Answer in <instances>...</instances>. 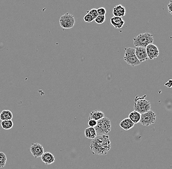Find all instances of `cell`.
<instances>
[{
	"label": "cell",
	"mask_w": 172,
	"mask_h": 169,
	"mask_svg": "<svg viewBox=\"0 0 172 169\" xmlns=\"http://www.w3.org/2000/svg\"><path fill=\"white\" fill-rule=\"evenodd\" d=\"M1 127L4 130H10L13 127V122L11 120L1 121Z\"/></svg>",
	"instance_id": "cell-19"
},
{
	"label": "cell",
	"mask_w": 172,
	"mask_h": 169,
	"mask_svg": "<svg viewBox=\"0 0 172 169\" xmlns=\"http://www.w3.org/2000/svg\"><path fill=\"white\" fill-rule=\"evenodd\" d=\"M96 134L99 136L106 135L111 130V123L110 119L104 117L97 121L96 126L94 128Z\"/></svg>",
	"instance_id": "cell-4"
},
{
	"label": "cell",
	"mask_w": 172,
	"mask_h": 169,
	"mask_svg": "<svg viewBox=\"0 0 172 169\" xmlns=\"http://www.w3.org/2000/svg\"><path fill=\"white\" fill-rule=\"evenodd\" d=\"M7 156L3 152H0V168H4L7 162Z\"/></svg>",
	"instance_id": "cell-20"
},
{
	"label": "cell",
	"mask_w": 172,
	"mask_h": 169,
	"mask_svg": "<svg viewBox=\"0 0 172 169\" xmlns=\"http://www.w3.org/2000/svg\"><path fill=\"white\" fill-rule=\"evenodd\" d=\"M105 117L104 114L100 110H95L91 112L89 116V120H93L98 121Z\"/></svg>",
	"instance_id": "cell-15"
},
{
	"label": "cell",
	"mask_w": 172,
	"mask_h": 169,
	"mask_svg": "<svg viewBox=\"0 0 172 169\" xmlns=\"http://www.w3.org/2000/svg\"><path fill=\"white\" fill-rule=\"evenodd\" d=\"M146 95L142 97L136 96L134 100V111L139 112L140 114L146 113L150 110V104L149 101L145 99Z\"/></svg>",
	"instance_id": "cell-2"
},
{
	"label": "cell",
	"mask_w": 172,
	"mask_h": 169,
	"mask_svg": "<svg viewBox=\"0 0 172 169\" xmlns=\"http://www.w3.org/2000/svg\"><path fill=\"white\" fill-rule=\"evenodd\" d=\"M153 42V35L149 33L140 34L133 39L134 46L136 47H146Z\"/></svg>",
	"instance_id": "cell-3"
},
{
	"label": "cell",
	"mask_w": 172,
	"mask_h": 169,
	"mask_svg": "<svg viewBox=\"0 0 172 169\" xmlns=\"http://www.w3.org/2000/svg\"><path fill=\"white\" fill-rule=\"evenodd\" d=\"M146 50L149 59H156L159 56V49L155 44L153 43L149 44L146 47Z\"/></svg>",
	"instance_id": "cell-8"
},
{
	"label": "cell",
	"mask_w": 172,
	"mask_h": 169,
	"mask_svg": "<svg viewBox=\"0 0 172 169\" xmlns=\"http://www.w3.org/2000/svg\"><path fill=\"white\" fill-rule=\"evenodd\" d=\"M84 20L86 23H91L94 21V19L88 13L86 14L84 17Z\"/></svg>",
	"instance_id": "cell-22"
},
{
	"label": "cell",
	"mask_w": 172,
	"mask_h": 169,
	"mask_svg": "<svg viewBox=\"0 0 172 169\" xmlns=\"http://www.w3.org/2000/svg\"><path fill=\"white\" fill-rule=\"evenodd\" d=\"M105 20H106V18H105V16H99L98 15V16L94 19V21L96 24H102L105 22Z\"/></svg>",
	"instance_id": "cell-21"
},
{
	"label": "cell",
	"mask_w": 172,
	"mask_h": 169,
	"mask_svg": "<svg viewBox=\"0 0 172 169\" xmlns=\"http://www.w3.org/2000/svg\"><path fill=\"white\" fill-rule=\"evenodd\" d=\"M172 79H169V81L165 83V86L167 88H171L172 86Z\"/></svg>",
	"instance_id": "cell-27"
},
{
	"label": "cell",
	"mask_w": 172,
	"mask_h": 169,
	"mask_svg": "<svg viewBox=\"0 0 172 169\" xmlns=\"http://www.w3.org/2000/svg\"><path fill=\"white\" fill-rule=\"evenodd\" d=\"M97 121L93 120H89L88 125L90 127L94 128L96 126Z\"/></svg>",
	"instance_id": "cell-25"
},
{
	"label": "cell",
	"mask_w": 172,
	"mask_h": 169,
	"mask_svg": "<svg viewBox=\"0 0 172 169\" xmlns=\"http://www.w3.org/2000/svg\"><path fill=\"white\" fill-rule=\"evenodd\" d=\"M135 53L137 59L139 60L141 63L149 59L147 54L146 48L145 47H136L135 49Z\"/></svg>",
	"instance_id": "cell-10"
},
{
	"label": "cell",
	"mask_w": 172,
	"mask_h": 169,
	"mask_svg": "<svg viewBox=\"0 0 172 169\" xmlns=\"http://www.w3.org/2000/svg\"><path fill=\"white\" fill-rule=\"evenodd\" d=\"M113 16L122 18L126 14V9L125 7L121 4L117 5L113 8Z\"/></svg>",
	"instance_id": "cell-12"
},
{
	"label": "cell",
	"mask_w": 172,
	"mask_h": 169,
	"mask_svg": "<svg viewBox=\"0 0 172 169\" xmlns=\"http://www.w3.org/2000/svg\"><path fill=\"white\" fill-rule=\"evenodd\" d=\"M30 151L35 158L41 157L44 153V148L39 143L32 144L30 148Z\"/></svg>",
	"instance_id": "cell-9"
},
{
	"label": "cell",
	"mask_w": 172,
	"mask_h": 169,
	"mask_svg": "<svg viewBox=\"0 0 172 169\" xmlns=\"http://www.w3.org/2000/svg\"><path fill=\"white\" fill-rule=\"evenodd\" d=\"M134 125V124L129 118L124 119L119 124L120 127L125 131L130 130L133 127Z\"/></svg>",
	"instance_id": "cell-14"
},
{
	"label": "cell",
	"mask_w": 172,
	"mask_h": 169,
	"mask_svg": "<svg viewBox=\"0 0 172 169\" xmlns=\"http://www.w3.org/2000/svg\"><path fill=\"white\" fill-rule=\"evenodd\" d=\"M97 12L99 16H105L106 13V10L104 7H100L97 10Z\"/></svg>",
	"instance_id": "cell-24"
},
{
	"label": "cell",
	"mask_w": 172,
	"mask_h": 169,
	"mask_svg": "<svg viewBox=\"0 0 172 169\" xmlns=\"http://www.w3.org/2000/svg\"><path fill=\"white\" fill-rule=\"evenodd\" d=\"M85 136L87 138L93 140L97 137L96 132L94 128L89 127L86 128L85 130Z\"/></svg>",
	"instance_id": "cell-18"
},
{
	"label": "cell",
	"mask_w": 172,
	"mask_h": 169,
	"mask_svg": "<svg viewBox=\"0 0 172 169\" xmlns=\"http://www.w3.org/2000/svg\"><path fill=\"white\" fill-rule=\"evenodd\" d=\"M168 12H169L171 14V15L172 14V1H170L169 3L168 4Z\"/></svg>",
	"instance_id": "cell-26"
},
{
	"label": "cell",
	"mask_w": 172,
	"mask_h": 169,
	"mask_svg": "<svg viewBox=\"0 0 172 169\" xmlns=\"http://www.w3.org/2000/svg\"><path fill=\"white\" fill-rule=\"evenodd\" d=\"M110 148V141L108 135L97 136L91 140L90 146L93 154L100 156L107 154Z\"/></svg>",
	"instance_id": "cell-1"
},
{
	"label": "cell",
	"mask_w": 172,
	"mask_h": 169,
	"mask_svg": "<svg viewBox=\"0 0 172 169\" xmlns=\"http://www.w3.org/2000/svg\"><path fill=\"white\" fill-rule=\"evenodd\" d=\"M12 118L13 115L10 110H3L0 114V120L1 121H10L12 120Z\"/></svg>",
	"instance_id": "cell-16"
},
{
	"label": "cell",
	"mask_w": 172,
	"mask_h": 169,
	"mask_svg": "<svg viewBox=\"0 0 172 169\" xmlns=\"http://www.w3.org/2000/svg\"><path fill=\"white\" fill-rule=\"evenodd\" d=\"M156 121V114L152 110H150L147 112L141 114L139 123L141 125L149 126L155 123Z\"/></svg>",
	"instance_id": "cell-7"
},
{
	"label": "cell",
	"mask_w": 172,
	"mask_h": 169,
	"mask_svg": "<svg viewBox=\"0 0 172 169\" xmlns=\"http://www.w3.org/2000/svg\"><path fill=\"white\" fill-rule=\"evenodd\" d=\"M60 25L62 28L64 29H70L74 26L75 24V19L74 16L67 13L62 15L59 19Z\"/></svg>",
	"instance_id": "cell-6"
},
{
	"label": "cell",
	"mask_w": 172,
	"mask_h": 169,
	"mask_svg": "<svg viewBox=\"0 0 172 169\" xmlns=\"http://www.w3.org/2000/svg\"><path fill=\"white\" fill-rule=\"evenodd\" d=\"M87 13L90 14V15H91L92 17L94 19H96L97 17L98 16V14H97V12L96 9H95V8H93L92 10H90V11H87Z\"/></svg>",
	"instance_id": "cell-23"
},
{
	"label": "cell",
	"mask_w": 172,
	"mask_h": 169,
	"mask_svg": "<svg viewBox=\"0 0 172 169\" xmlns=\"http://www.w3.org/2000/svg\"><path fill=\"white\" fill-rule=\"evenodd\" d=\"M41 157L42 161L46 165H50L55 161L54 156L50 152L44 153Z\"/></svg>",
	"instance_id": "cell-11"
},
{
	"label": "cell",
	"mask_w": 172,
	"mask_h": 169,
	"mask_svg": "<svg viewBox=\"0 0 172 169\" xmlns=\"http://www.w3.org/2000/svg\"><path fill=\"white\" fill-rule=\"evenodd\" d=\"M125 56L124 57V60L128 65L134 67L141 64V62L136 57L135 49L129 47L125 48Z\"/></svg>",
	"instance_id": "cell-5"
},
{
	"label": "cell",
	"mask_w": 172,
	"mask_h": 169,
	"mask_svg": "<svg viewBox=\"0 0 172 169\" xmlns=\"http://www.w3.org/2000/svg\"><path fill=\"white\" fill-rule=\"evenodd\" d=\"M110 24L114 28L117 29L122 28L125 23L122 18L116 16H113L110 19Z\"/></svg>",
	"instance_id": "cell-13"
},
{
	"label": "cell",
	"mask_w": 172,
	"mask_h": 169,
	"mask_svg": "<svg viewBox=\"0 0 172 169\" xmlns=\"http://www.w3.org/2000/svg\"><path fill=\"white\" fill-rule=\"evenodd\" d=\"M141 114L139 112L133 111L130 113L128 118L132 121L134 124H137L139 123L140 120Z\"/></svg>",
	"instance_id": "cell-17"
}]
</instances>
